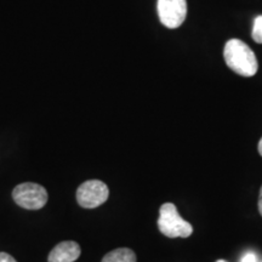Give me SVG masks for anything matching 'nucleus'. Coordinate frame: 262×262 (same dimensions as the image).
Listing matches in <instances>:
<instances>
[{
	"mask_svg": "<svg viewBox=\"0 0 262 262\" xmlns=\"http://www.w3.org/2000/svg\"><path fill=\"white\" fill-rule=\"evenodd\" d=\"M216 262H227V261H226V260H217Z\"/></svg>",
	"mask_w": 262,
	"mask_h": 262,
	"instance_id": "ddd939ff",
	"label": "nucleus"
},
{
	"mask_svg": "<svg viewBox=\"0 0 262 262\" xmlns=\"http://www.w3.org/2000/svg\"><path fill=\"white\" fill-rule=\"evenodd\" d=\"M258 153L262 156V139L260 140V142H258Z\"/></svg>",
	"mask_w": 262,
	"mask_h": 262,
	"instance_id": "f8f14e48",
	"label": "nucleus"
},
{
	"mask_svg": "<svg viewBox=\"0 0 262 262\" xmlns=\"http://www.w3.org/2000/svg\"><path fill=\"white\" fill-rule=\"evenodd\" d=\"M80 253L79 244L75 242H61L50 251L48 262H74L80 256Z\"/></svg>",
	"mask_w": 262,
	"mask_h": 262,
	"instance_id": "423d86ee",
	"label": "nucleus"
},
{
	"mask_svg": "<svg viewBox=\"0 0 262 262\" xmlns=\"http://www.w3.org/2000/svg\"><path fill=\"white\" fill-rule=\"evenodd\" d=\"M12 198L16 204L27 210H39L48 203V191L41 185L25 182L16 186L12 192Z\"/></svg>",
	"mask_w": 262,
	"mask_h": 262,
	"instance_id": "7ed1b4c3",
	"label": "nucleus"
},
{
	"mask_svg": "<svg viewBox=\"0 0 262 262\" xmlns=\"http://www.w3.org/2000/svg\"><path fill=\"white\" fill-rule=\"evenodd\" d=\"M224 57L229 70L241 77H253L256 74L258 63L254 51L239 39H231L226 42Z\"/></svg>",
	"mask_w": 262,
	"mask_h": 262,
	"instance_id": "f257e3e1",
	"label": "nucleus"
},
{
	"mask_svg": "<svg viewBox=\"0 0 262 262\" xmlns=\"http://www.w3.org/2000/svg\"><path fill=\"white\" fill-rule=\"evenodd\" d=\"M102 262H136V255L131 249L120 248L108 253Z\"/></svg>",
	"mask_w": 262,
	"mask_h": 262,
	"instance_id": "0eeeda50",
	"label": "nucleus"
},
{
	"mask_svg": "<svg viewBox=\"0 0 262 262\" xmlns=\"http://www.w3.org/2000/svg\"><path fill=\"white\" fill-rule=\"evenodd\" d=\"M157 11L160 22L169 29L179 28L187 16L186 0H158Z\"/></svg>",
	"mask_w": 262,
	"mask_h": 262,
	"instance_id": "39448f33",
	"label": "nucleus"
},
{
	"mask_svg": "<svg viewBox=\"0 0 262 262\" xmlns=\"http://www.w3.org/2000/svg\"><path fill=\"white\" fill-rule=\"evenodd\" d=\"M242 262H257V258L253 253L245 254L243 258H242Z\"/></svg>",
	"mask_w": 262,
	"mask_h": 262,
	"instance_id": "9d476101",
	"label": "nucleus"
},
{
	"mask_svg": "<svg viewBox=\"0 0 262 262\" xmlns=\"http://www.w3.org/2000/svg\"><path fill=\"white\" fill-rule=\"evenodd\" d=\"M110 196L107 185L100 180H89L81 183L77 191V201L80 206L94 209L102 205Z\"/></svg>",
	"mask_w": 262,
	"mask_h": 262,
	"instance_id": "20e7f679",
	"label": "nucleus"
},
{
	"mask_svg": "<svg viewBox=\"0 0 262 262\" xmlns=\"http://www.w3.org/2000/svg\"><path fill=\"white\" fill-rule=\"evenodd\" d=\"M0 262H17L8 253H0Z\"/></svg>",
	"mask_w": 262,
	"mask_h": 262,
	"instance_id": "1a4fd4ad",
	"label": "nucleus"
},
{
	"mask_svg": "<svg viewBox=\"0 0 262 262\" xmlns=\"http://www.w3.org/2000/svg\"><path fill=\"white\" fill-rule=\"evenodd\" d=\"M158 228L160 233L169 238H187L193 233L192 225L183 220L172 203H164L160 206Z\"/></svg>",
	"mask_w": 262,
	"mask_h": 262,
	"instance_id": "f03ea898",
	"label": "nucleus"
},
{
	"mask_svg": "<svg viewBox=\"0 0 262 262\" xmlns=\"http://www.w3.org/2000/svg\"><path fill=\"white\" fill-rule=\"evenodd\" d=\"M258 211L262 216V187L260 189V196H258Z\"/></svg>",
	"mask_w": 262,
	"mask_h": 262,
	"instance_id": "9b49d317",
	"label": "nucleus"
},
{
	"mask_svg": "<svg viewBox=\"0 0 262 262\" xmlns=\"http://www.w3.org/2000/svg\"><path fill=\"white\" fill-rule=\"evenodd\" d=\"M251 37H253L254 41H256L257 44H262V15L257 16V17L254 19Z\"/></svg>",
	"mask_w": 262,
	"mask_h": 262,
	"instance_id": "6e6552de",
	"label": "nucleus"
}]
</instances>
